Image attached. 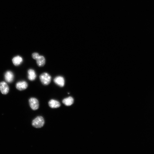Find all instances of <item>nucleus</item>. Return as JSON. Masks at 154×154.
I'll use <instances>...</instances> for the list:
<instances>
[{
    "label": "nucleus",
    "mask_w": 154,
    "mask_h": 154,
    "mask_svg": "<svg viewBox=\"0 0 154 154\" xmlns=\"http://www.w3.org/2000/svg\"><path fill=\"white\" fill-rule=\"evenodd\" d=\"M28 78L31 81L35 80L37 77L36 72L34 70L30 69L28 71Z\"/></svg>",
    "instance_id": "1a4fd4ad"
},
{
    "label": "nucleus",
    "mask_w": 154,
    "mask_h": 154,
    "mask_svg": "<svg viewBox=\"0 0 154 154\" xmlns=\"http://www.w3.org/2000/svg\"><path fill=\"white\" fill-rule=\"evenodd\" d=\"M44 123L43 118L41 116H38L32 121V125L35 128H40L43 126Z\"/></svg>",
    "instance_id": "f03ea898"
},
{
    "label": "nucleus",
    "mask_w": 154,
    "mask_h": 154,
    "mask_svg": "<svg viewBox=\"0 0 154 154\" xmlns=\"http://www.w3.org/2000/svg\"><path fill=\"white\" fill-rule=\"evenodd\" d=\"M48 105L50 108H55L59 107L60 106V104L58 101L52 99L49 101Z\"/></svg>",
    "instance_id": "9b49d317"
},
{
    "label": "nucleus",
    "mask_w": 154,
    "mask_h": 154,
    "mask_svg": "<svg viewBox=\"0 0 154 154\" xmlns=\"http://www.w3.org/2000/svg\"><path fill=\"white\" fill-rule=\"evenodd\" d=\"M12 61L15 66H18L20 65L22 62L23 59L21 56H17L13 58Z\"/></svg>",
    "instance_id": "9d476101"
},
{
    "label": "nucleus",
    "mask_w": 154,
    "mask_h": 154,
    "mask_svg": "<svg viewBox=\"0 0 154 154\" xmlns=\"http://www.w3.org/2000/svg\"><path fill=\"white\" fill-rule=\"evenodd\" d=\"M39 55L37 52H34L32 54V56L33 59L36 60Z\"/></svg>",
    "instance_id": "ddd939ff"
},
{
    "label": "nucleus",
    "mask_w": 154,
    "mask_h": 154,
    "mask_svg": "<svg viewBox=\"0 0 154 154\" xmlns=\"http://www.w3.org/2000/svg\"><path fill=\"white\" fill-rule=\"evenodd\" d=\"M39 78L40 81L43 85H47L50 83L51 77L48 73L44 72L40 75Z\"/></svg>",
    "instance_id": "f257e3e1"
},
{
    "label": "nucleus",
    "mask_w": 154,
    "mask_h": 154,
    "mask_svg": "<svg viewBox=\"0 0 154 154\" xmlns=\"http://www.w3.org/2000/svg\"><path fill=\"white\" fill-rule=\"evenodd\" d=\"M36 60L37 64L39 67L43 66L45 64V59L43 56L39 55Z\"/></svg>",
    "instance_id": "6e6552de"
},
{
    "label": "nucleus",
    "mask_w": 154,
    "mask_h": 154,
    "mask_svg": "<svg viewBox=\"0 0 154 154\" xmlns=\"http://www.w3.org/2000/svg\"><path fill=\"white\" fill-rule=\"evenodd\" d=\"M5 79L6 81L9 83L12 82L14 80V75L11 71H7L5 73Z\"/></svg>",
    "instance_id": "0eeeda50"
},
{
    "label": "nucleus",
    "mask_w": 154,
    "mask_h": 154,
    "mask_svg": "<svg viewBox=\"0 0 154 154\" xmlns=\"http://www.w3.org/2000/svg\"><path fill=\"white\" fill-rule=\"evenodd\" d=\"M27 82L25 81H20L17 83L16 84V88L20 91L24 90L28 87Z\"/></svg>",
    "instance_id": "423d86ee"
},
{
    "label": "nucleus",
    "mask_w": 154,
    "mask_h": 154,
    "mask_svg": "<svg viewBox=\"0 0 154 154\" xmlns=\"http://www.w3.org/2000/svg\"><path fill=\"white\" fill-rule=\"evenodd\" d=\"M29 105L31 108L33 110H36L39 108L38 101L37 99L31 98L29 100Z\"/></svg>",
    "instance_id": "7ed1b4c3"
},
{
    "label": "nucleus",
    "mask_w": 154,
    "mask_h": 154,
    "mask_svg": "<svg viewBox=\"0 0 154 154\" xmlns=\"http://www.w3.org/2000/svg\"><path fill=\"white\" fill-rule=\"evenodd\" d=\"M0 90L1 93L3 94H6L8 93L9 88L7 83L5 82H0Z\"/></svg>",
    "instance_id": "39448f33"
},
{
    "label": "nucleus",
    "mask_w": 154,
    "mask_h": 154,
    "mask_svg": "<svg viewBox=\"0 0 154 154\" xmlns=\"http://www.w3.org/2000/svg\"><path fill=\"white\" fill-rule=\"evenodd\" d=\"M74 99L71 96H69L64 99L62 101V103L67 106L71 105L74 103Z\"/></svg>",
    "instance_id": "f8f14e48"
},
{
    "label": "nucleus",
    "mask_w": 154,
    "mask_h": 154,
    "mask_svg": "<svg viewBox=\"0 0 154 154\" xmlns=\"http://www.w3.org/2000/svg\"><path fill=\"white\" fill-rule=\"evenodd\" d=\"M54 82L56 84L61 87H63L65 84L64 79L61 76L56 77L54 79Z\"/></svg>",
    "instance_id": "20e7f679"
}]
</instances>
